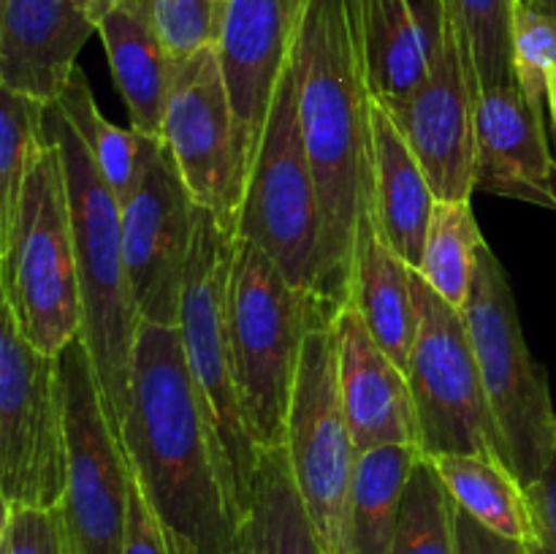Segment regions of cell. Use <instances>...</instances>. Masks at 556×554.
<instances>
[{"label": "cell", "instance_id": "obj_1", "mask_svg": "<svg viewBox=\"0 0 556 554\" xmlns=\"http://www.w3.org/2000/svg\"><path fill=\"white\" fill-rule=\"evenodd\" d=\"M123 449L168 554H237L239 525L177 326L141 320Z\"/></svg>", "mask_w": 556, "mask_h": 554}, {"label": "cell", "instance_id": "obj_2", "mask_svg": "<svg viewBox=\"0 0 556 554\" xmlns=\"http://www.w3.org/2000/svg\"><path fill=\"white\" fill-rule=\"evenodd\" d=\"M299 123L318 193L315 297L340 313L351 299L358 221L372 210V123L345 0H307L296 47Z\"/></svg>", "mask_w": 556, "mask_h": 554}, {"label": "cell", "instance_id": "obj_3", "mask_svg": "<svg viewBox=\"0 0 556 554\" xmlns=\"http://www.w3.org/2000/svg\"><path fill=\"white\" fill-rule=\"evenodd\" d=\"M47 134L60 147L68 182L76 266L81 288V340L90 351L106 413L117 435L130 405L139 310L123 250V210L98 172L90 150L58 101L47 106Z\"/></svg>", "mask_w": 556, "mask_h": 554}, {"label": "cell", "instance_id": "obj_4", "mask_svg": "<svg viewBox=\"0 0 556 554\" xmlns=\"http://www.w3.org/2000/svg\"><path fill=\"white\" fill-rule=\"evenodd\" d=\"M237 242V226H223L210 210L199 206L177 329L220 465L223 487L239 525H244L253 514L261 445L255 443L244 418L228 329V282Z\"/></svg>", "mask_w": 556, "mask_h": 554}, {"label": "cell", "instance_id": "obj_5", "mask_svg": "<svg viewBox=\"0 0 556 554\" xmlns=\"http://www.w3.org/2000/svg\"><path fill=\"white\" fill-rule=\"evenodd\" d=\"M334 315L324 299L293 286L258 244L239 239L228 282V329L244 418L261 451L286 445L304 340Z\"/></svg>", "mask_w": 556, "mask_h": 554}, {"label": "cell", "instance_id": "obj_6", "mask_svg": "<svg viewBox=\"0 0 556 554\" xmlns=\"http://www.w3.org/2000/svg\"><path fill=\"white\" fill-rule=\"evenodd\" d=\"M0 288L22 335L47 356L81 335L68 182L54 141L33 166L14 221L0 234Z\"/></svg>", "mask_w": 556, "mask_h": 554}, {"label": "cell", "instance_id": "obj_7", "mask_svg": "<svg viewBox=\"0 0 556 554\" xmlns=\"http://www.w3.org/2000/svg\"><path fill=\"white\" fill-rule=\"evenodd\" d=\"M462 315L510 465L519 481L530 487L556 449V413L546 373L525 340L505 266L489 244L478 250Z\"/></svg>", "mask_w": 556, "mask_h": 554}, {"label": "cell", "instance_id": "obj_8", "mask_svg": "<svg viewBox=\"0 0 556 554\" xmlns=\"http://www.w3.org/2000/svg\"><path fill=\"white\" fill-rule=\"evenodd\" d=\"M413 297L416 340L407 380L416 402L418 449L424 456L478 454L514 470L483 389L465 315L445 302L418 269L413 272Z\"/></svg>", "mask_w": 556, "mask_h": 554}, {"label": "cell", "instance_id": "obj_9", "mask_svg": "<svg viewBox=\"0 0 556 554\" xmlns=\"http://www.w3.org/2000/svg\"><path fill=\"white\" fill-rule=\"evenodd\" d=\"M331 324L315 326L304 340L288 407L286 454L324 552L351 554V483L358 449L342 407Z\"/></svg>", "mask_w": 556, "mask_h": 554}, {"label": "cell", "instance_id": "obj_10", "mask_svg": "<svg viewBox=\"0 0 556 554\" xmlns=\"http://www.w3.org/2000/svg\"><path fill=\"white\" fill-rule=\"evenodd\" d=\"M68 483V432L58 356L38 351L3 304L0 326V494L54 508Z\"/></svg>", "mask_w": 556, "mask_h": 554}, {"label": "cell", "instance_id": "obj_11", "mask_svg": "<svg viewBox=\"0 0 556 554\" xmlns=\"http://www.w3.org/2000/svg\"><path fill=\"white\" fill-rule=\"evenodd\" d=\"M237 234L258 244L293 286L313 291L320 242L318 193L299 123L293 63L277 85L264 139L250 166Z\"/></svg>", "mask_w": 556, "mask_h": 554}, {"label": "cell", "instance_id": "obj_12", "mask_svg": "<svg viewBox=\"0 0 556 554\" xmlns=\"http://www.w3.org/2000/svg\"><path fill=\"white\" fill-rule=\"evenodd\" d=\"M58 369L68 432L63 514L76 554H123L134 470L123 440L112 427L81 337H74L58 353Z\"/></svg>", "mask_w": 556, "mask_h": 554}, {"label": "cell", "instance_id": "obj_13", "mask_svg": "<svg viewBox=\"0 0 556 554\" xmlns=\"http://www.w3.org/2000/svg\"><path fill=\"white\" fill-rule=\"evenodd\" d=\"M163 141L201 210L237 226L248 172L215 47L174 63Z\"/></svg>", "mask_w": 556, "mask_h": 554}, {"label": "cell", "instance_id": "obj_14", "mask_svg": "<svg viewBox=\"0 0 556 554\" xmlns=\"http://www.w3.org/2000/svg\"><path fill=\"white\" fill-rule=\"evenodd\" d=\"M476 96L465 33L443 0L440 41L427 81L389 112L421 161L434 196L443 201H470L476 193Z\"/></svg>", "mask_w": 556, "mask_h": 554}, {"label": "cell", "instance_id": "obj_15", "mask_svg": "<svg viewBox=\"0 0 556 554\" xmlns=\"http://www.w3.org/2000/svg\"><path fill=\"white\" fill-rule=\"evenodd\" d=\"M195 217L199 204L163 141L134 199L123 206L125 269L147 324L179 326Z\"/></svg>", "mask_w": 556, "mask_h": 554}, {"label": "cell", "instance_id": "obj_16", "mask_svg": "<svg viewBox=\"0 0 556 554\" xmlns=\"http://www.w3.org/2000/svg\"><path fill=\"white\" fill-rule=\"evenodd\" d=\"M307 0H226L217 58L237 123L244 172L250 174L277 85L291 63Z\"/></svg>", "mask_w": 556, "mask_h": 554}, {"label": "cell", "instance_id": "obj_17", "mask_svg": "<svg viewBox=\"0 0 556 554\" xmlns=\"http://www.w3.org/2000/svg\"><path fill=\"white\" fill-rule=\"evenodd\" d=\"M109 9L106 0H0V87L58 101Z\"/></svg>", "mask_w": 556, "mask_h": 554}, {"label": "cell", "instance_id": "obj_18", "mask_svg": "<svg viewBox=\"0 0 556 554\" xmlns=\"http://www.w3.org/2000/svg\"><path fill=\"white\" fill-rule=\"evenodd\" d=\"M337 380L358 454L380 445H416L418 416L407 373L380 348L356 304L334 315ZM421 451V449H418Z\"/></svg>", "mask_w": 556, "mask_h": 554}, {"label": "cell", "instance_id": "obj_19", "mask_svg": "<svg viewBox=\"0 0 556 554\" xmlns=\"http://www.w3.org/2000/svg\"><path fill=\"white\" fill-rule=\"evenodd\" d=\"M472 185L481 193L556 210V161L543 117L516 81L478 90Z\"/></svg>", "mask_w": 556, "mask_h": 554}, {"label": "cell", "instance_id": "obj_20", "mask_svg": "<svg viewBox=\"0 0 556 554\" xmlns=\"http://www.w3.org/2000/svg\"><path fill=\"white\" fill-rule=\"evenodd\" d=\"M369 123H372V221L386 242L413 269H418L438 196L389 109L380 106L378 101L369 103Z\"/></svg>", "mask_w": 556, "mask_h": 554}, {"label": "cell", "instance_id": "obj_21", "mask_svg": "<svg viewBox=\"0 0 556 554\" xmlns=\"http://www.w3.org/2000/svg\"><path fill=\"white\" fill-rule=\"evenodd\" d=\"M440 25L416 0H369L358 58L372 101L394 112L427 81Z\"/></svg>", "mask_w": 556, "mask_h": 554}, {"label": "cell", "instance_id": "obj_22", "mask_svg": "<svg viewBox=\"0 0 556 554\" xmlns=\"http://www.w3.org/2000/svg\"><path fill=\"white\" fill-rule=\"evenodd\" d=\"M114 87L128 109L130 128L163 139L174 60L157 38L147 0H117L98 25Z\"/></svg>", "mask_w": 556, "mask_h": 554}, {"label": "cell", "instance_id": "obj_23", "mask_svg": "<svg viewBox=\"0 0 556 554\" xmlns=\"http://www.w3.org/2000/svg\"><path fill=\"white\" fill-rule=\"evenodd\" d=\"M413 266L391 248L372 221V210L358 221L351 269V302L386 353L407 373L416 340Z\"/></svg>", "mask_w": 556, "mask_h": 554}, {"label": "cell", "instance_id": "obj_24", "mask_svg": "<svg viewBox=\"0 0 556 554\" xmlns=\"http://www.w3.org/2000/svg\"><path fill=\"white\" fill-rule=\"evenodd\" d=\"M429 462L443 478L451 500L483 527L521 543L541 538L525 483L508 465L478 454H438L429 456Z\"/></svg>", "mask_w": 556, "mask_h": 554}, {"label": "cell", "instance_id": "obj_25", "mask_svg": "<svg viewBox=\"0 0 556 554\" xmlns=\"http://www.w3.org/2000/svg\"><path fill=\"white\" fill-rule=\"evenodd\" d=\"M63 112L74 123L76 134L90 150L92 161H96L98 172L106 179L112 188L114 199H117L119 210L134 199L136 188L144 179L147 168L155 161L161 152L163 139L157 136H147L136 128H119V125L109 123L98 109L96 98H92L87 76L81 68L71 74L68 85H65L63 96L58 98Z\"/></svg>", "mask_w": 556, "mask_h": 554}, {"label": "cell", "instance_id": "obj_26", "mask_svg": "<svg viewBox=\"0 0 556 554\" xmlns=\"http://www.w3.org/2000/svg\"><path fill=\"white\" fill-rule=\"evenodd\" d=\"M421 451L380 445L362 451L351 483V554H391L407 478Z\"/></svg>", "mask_w": 556, "mask_h": 554}, {"label": "cell", "instance_id": "obj_27", "mask_svg": "<svg viewBox=\"0 0 556 554\" xmlns=\"http://www.w3.org/2000/svg\"><path fill=\"white\" fill-rule=\"evenodd\" d=\"M253 494L261 554H326L293 481L286 445L261 451Z\"/></svg>", "mask_w": 556, "mask_h": 554}, {"label": "cell", "instance_id": "obj_28", "mask_svg": "<svg viewBox=\"0 0 556 554\" xmlns=\"http://www.w3.org/2000/svg\"><path fill=\"white\" fill-rule=\"evenodd\" d=\"M486 244L470 201H434L418 275L448 304L462 310L470 293L478 250Z\"/></svg>", "mask_w": 556, "mask_h": 554}, {"label": "cell", "instance_id": "obj_29", "mask_svg": "<svg viewBox=\"0 0 556 554\" xmlns=\"http://www.w3.org/2000/svg\"><path fill=\"white\" fill-rule=\"evenodd\" d=\"M43 117L47 103L0 87V234L14 221L33 166L52 144Z\"/></svg>", "mask_w": 556, "mask_h": 554}, {"label": "cell", "instance_id": "obj_30", "mask_svg": "<svg viewBox=\"0 0 556 554\" xmlns=\"http://www.w3.org/2000/svg\"><path fill=\"white\" fill-rule=\"evenodd\" d=\"M391 554H456L454 500L424 454L407 478Z\"/></svg>", "mask_w": 556, "mask_h": 554}, {"label": "cell", "instance_id": "obj_31", "mask_svg": "<svg viewBox=\"0 0 556 554\" xmlns=\"http://www.w3.org/2000/svg\"><path fill=\"white\" fill-rule=\"evenodd\" d=\"M454 9L470 52L478 90L514 85L516 0H445Z\"/></svg>", "mask_w": 556, "mask_h": 554}, {"label": "cell", "instance_id": "obj_32", "mask_svg": "<svg viewBox=\"0 0 556 554\" xmlns=\"http://www.w3.org/2000/svg\"><path fill=\"white\" fill-rule=\"evenodd\" d=\"M556 71V14L527 0L514 3V76L519 90L543 117L548 79Z\"/></svg>", "mask_w": 556, "mask_h": 554}, {"label": "cell", "instance_id": "obj_33", "mask_svg": "<svg viewBox=\"0 0 556 554\" xmlns=\"http://www.w3.org/2000/svg\"><path fill=\"white\" fill-rule=\"evenodd\" d=\"M157 38L174 63L215 47L220 33V0H147Z\"/></svg>", "mask_w": 556, "mask_h": 554}, {"label": "cell", "instance_id": "obj_34", "mask_svg": "<svg viewBox=\"0 0 556 554\" xmlns=\"http://www.w3.org/2000/svg\"><path fill=\"white\" fill-rule=\"evenodd\" d=\"M0 554H76L63 505L54 508L3 505Z\"/></svg>", "mask_w": 556, "mask_h": 554}, {"label": "cell", "instance_id": "obj_35", "mask_svg": "<svg viewBox=\"0 0 556 554\" xmlns=\"http://www.w3.org/2000/svg\"><path fill=\"white\" fill-rule=\"evenodd\" d=\"M123 554H168L166 538L161 525L152 514L141 487L130 483V505H128V530H125Z\"/></svg>", "mask_w": 556, "mask_h": 554}, {"label": "cell", "instance_id": "obj_36", "mask_svg": "<svg viewBox=\"0 0 556 554\" xmlns=\"http://www.w3.org/2000/svg\"><path fill=\"white\" fill-rule=\"evenodd\" d=\"M454 532H456V554H530L527 543L505 538L500 532L489 530L481 521L472 519L467 511L454 503Z\"/></svg>", "mask_w": 556, "mask_h": 554}, {"label": "cell", "instance_id": "obj_37", "mask_svg": "<svg viewBox=\"0 0 556 554\" xmlns=\"http://www.w3.org/2000/svg\"><path fill=\"white\" fill-rule=\"evenodd\" d=\"M525 489L527 498H530L532 514H535L538 536L556 552V449L541 476H538V481H532Z\"/></svg>", "mask_w": 556, "mask_h": 554}, {"label": "cell", "instance_id": "obj_38", "mask_svg": "<svg viewBox=\"0 0 556 554\" xmlns=\"http://www.w3.org/2000/svg\"><path fill=\"white\" fill-rule=\"evenodd\" d=\"M348 3V14H351V25H353V36H356V47L362 43V30H364V16H367V3L369 0H345ZM429 16L440 20L443 16V0H416Z\"/></svg>", "mask_w": 556, "mask_h": 554}, {"label": "cell", "instance_id": "obj_39", "mask_svg": "<svg viewBox=\"0 0 556 554\" xmlns=\"http://www.w3.org/2000/svg\"><path fill=\"white\" fill-rule=\"evenodd\" d=\"M237 554H261V541H258V530H255L253 514H250V519L244 521L242 530H239Z\"/></svg>", "mask_w": 556, "mask_h": 554}, {"label": "cell", "instance_id": "obj_40", "mask_svg": "<svg viewBox=\"0 0 556 554\" xmlns=\"http://www.w3.org/2000/svg\"><path fill=\"white\" fill-rule=\"evenodd\" d=\"M546 106L548 112H552V119H554V128H556V71L552 74V79H548V92H546Z\"/></svg>", "mask_w": 556, "mask_h": 554}, {"label": "cell", "instance_id": "obj_41", "mask_svg": "<svg viewBox=\"0 0 556 554\" xmlns=\"http://www.w3.org/2000/svg\"><path fill=\"white\" fill-rule=\"evenodd\" d=\"M527 549H530V554H556L552 546H548V543H543L541 538H538V541H532V543H527Z\"/></svg>", "mask_w": 556, "mask_h": 554}, {"label": "cell", "instance_id": "obj_42", "mask_svg": "<svg viewBox=\"0 0 556 554\" xmlns=\"http://www.w3.org/2000/svg\"><path fill=\"white\" fill-rule=\"evenodd\" d=\"M527 3L541 11H548V14H556V0H527Z\"/></svg>", "mask_w": 556, "mask_h": 554}, {"label": "cell", "instance_id": "obj_43", "mask_svg": "<svg viewBox=\"0 0 556 554\" xmlns=\"http://www.w3.org/2000/svg\"><path fill=\"white\" fill-rule=\"evenodd\" d=\"M106 3H112V5H114V3H117V0H106Z\"/></svg>", "mask_w": 556, "mask_h": 554}, {"label": "cell", "instance_id": "obj_44", "mask_svg": "<svg viewBox=\"0 0 556 554\" xmlns=\"http://www.w3.org/2000/svg\"><path fill=\"white\" fill-rule=\"evenodd\" d=\"M220 3H226V0H220Z\"/></svg>", "mask_w": 556, "mask_h": 554}]
</instances>
